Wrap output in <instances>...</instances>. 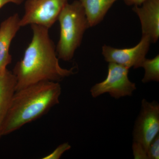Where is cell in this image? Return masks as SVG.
<instances>
[{
  "label": "cell",
  "mask_w": 159,
  "mask_h": 159,
  "mask_svg": "<svg viewBox=\"0 0 159 159\" xmlns=\"http://www.w3.org/2000/svg\"><path fill=\"white\" fill-rule=\"evenodd\" d=\"M159 133V104L142 99L140 113L133 130V143L147 152L148 146Z\"/></svg>",
  "instance_id": "obj_5"
},
{
  "label": "cell",
  "mask_w": 159,
  "mask_h": 159,
  "mask_svg": "<svg viewBox=\"0 0 159 159\" xmlns=\"http://www.w3.org/2000/svg\"><path fill=\"white\" fill-rule=\"evenodd\" d=\"M20 18L17 13L9 16L0 25V72L11 62L9 48L11 41L21 28Z\"/></svg>",
  "instance_id": "obj_9"
},
{
  "label": "cell",
  "mask_w": 159,
  "mask_h": 159,
  "mask_svg": "<svg viewBox=\"0 0 159 159\" xmlns=\"http://www.w3.org/2000/svg\"><path fill=\"white\" fill-rule=\"evenodd\" d=\"M69 0H27L20 27L36 25L50 29L58 20L61 11Z\"/></svg>",
  "instance_id": "obj_6"
},
{
  "label": "cell",
  "mask_w": 159,
  "mask_h": 159,
  "mask_svg": "<svg viewBox=\"0 0 159 159\" xmlns=\"http://www.w3.org/2000/svg\"><path fill=\"white\" fill-rule=\"evenodd\" d=\"M146 0H124V2L127 6H140Z\"/></svg>",
  "instance_id": "obj_16"
},
{
  "label": "cell",
  "mask_w": 159,
  "mask_h": 159,
  "mask_svg": "<svg viewBox=\"0 0 159 159\" xmlns=\"http://www.w3.org/2000/svg\"><path fill=\"white\" fill-rule=\"evenodd\" d=\"M57 20L60 27L56 47L57 57L64 61H70L81 44L84 32L90 28L88 20L79 0L67 3Z\"/></svg>",
  "instance_id": "obj_3"
},
{
  "label": "cell",
  "mask_w": 159,
  "mask_h": 159,
  "mask_svg": "<svg viewBox=\"0 0 159 159\" xmlns=\"http://www.w3.org/2000/svg\"><path fill=\"white\" fill-rule=\"evenodd\" d=\"M129 69L115 63H109L106 78L102 82L91 88L90 93L93 98L108 93L116 99L131 96L137 89L135 84L128 77Z\"/></svg>",
  "instance_id": "obj_4"
},
{
  "label": "cell",
  "mask_w": 159,
  "mask_h": 159,
  "mask_svg": "<svg viewBox=\"0 0 159 159\" xmlns=\"http://www.w3.org/2000/svg\"><path fill=\"white\" fill-rule=\"evenodd\" d=\"M141 67L145 70V74L142 79L143 83L146 84L152 81L159 82V54L152 59L145 58L142 62Z\"/></svg>",
  "instance_id": "obj_12"
},
{
  "label": "cell",
  "mask_w": 159,
  "mask_h": 159,
  "mask_svg": "<svg viewBox=\"0 0 159 159\" xmlns=\"http://www.w3.org/2000/svg\"><path fill=\"white\" fill-rule=\"evenodd\" d=\"M25 0H0V9L8 3H11L16 5H20Z\"/></svg>",
  "instance_id": "obj_15"
},
{
  "label": "cell",
  "mask_w": 159,
  "mask_h": 159,
  "mask_svg": "<svg viewBox=\"0 0 159 159\" xmlns=\"http://www.w3.org/2000/svg\"><path fill=\"white\" fill-rule=\"evenodd\" d=\"M151 43L148 36L142 35L139 43L132 48L118 49L104 45L102 54L107 62L115 63L129 69L139 68L146 58Z\"/></svg>",
  "instance_id": "obj_7"
},
{
  "label": "cell",
  "mask_w": 159,
  "mask_h": 159,
  "mask_svg": "<svg viewBox=\"0 0 159 159\" xmlns=\"http://www.w3.org/2000/svg\"><path fill=\"white\" fill-rule=\"evenodd\" d=\"M133 10L139 17L142 35L148 36L151 43L159 38V0H146L140 6H134Z\"/></svg>",
  "instance_id": "obj_8"
},
{
  "label": "cell",
  "mask_w": 159,
  "mask_h": 159,
  "mask_svg": "<svg viewBox=\"0 0 159 159\" xmlns=\"http://www.w3.org/2000/svg\"><path fill=\"white\" fill-rule=\"evenodd\" d=\"M59 82L43 81L16 91L11 97L2 129V136L36 120L59 103Z\"/></svg>",
  "instance_id": "obj_2"
},
{
  "label": "cell",
  "mask_w": 159,
  "mask_h": 159,
  "mask_svg": "<svg viewBox=\"0 0 159 159\" xmlns=\"http://www.w3.org/2000/svg\"><path fill=\"white\" fill-rule=\"evenodd\" d=\"M148 159H159V134L151 142L147 152Z\"/></svg>",
  "instance_id": "obj_14"
},
{
  "label": "cell",
  "mask_w": 159,
  "mask_h": 159,
  "mask_svg": "<svg viewBox=\"0 0 159 159\" xmlns=\"http://www.w3.org/2000/svg\"><path fill=\"white\" fill-rule=\"evenodd\" d=\"M71 145L68 142L62 143L55 148L52 152L48 155L43 157V159H59L67 151L70 150Z\"/></svg>",
  "instance_id": "obj_13"
},
{
  "label": "cell",
  "mask_w": 159,
  "mask_h": 159,
  "mask_svg": "<svg viewBox=\"0 0 159 159\" xmlns=\"http://www.w3.org/2000/svg\"><path fill=\"white\" fill-rule=\"evenodd\" d=\"M84 9L90 27L102 21L107 11L117 0H79Z\"/></svg>",
  "instance_id": "obj_11"
},
{
  "label": "cell",
  "mask_w": 159,
  "mask_h": 159,
  "mask_svg": "<svg viewBox=\"0 0 159 159\" xmlns=\"http://www.w3.org/2000/svg\"><path fill=\"white\" fill-rule=\"evenodd\" d=\"M16 79L12 72L7 68L0 72V138L10 101L16 91Z\"/></svg>",
  "instance_id": "obj_10"
},
{
  "label": "cell",
  "mask_w": 159,
  "mask_h": 159,
  "mask_svg": "<svg viewBox=\"0 0 159 159\" xmlns=\"http://www.w3.org/2000/svg\"><path fill=\"white\" fill-rule=\"evenodd\" d=\"M31 26L32 39L12 72L16 79V91L43 81L59 82L75 74L74 67L65 69L60 65L49 29L36 25Z\"/></svg>",
  "instance_id": "obj_1"
}]
</instances>
